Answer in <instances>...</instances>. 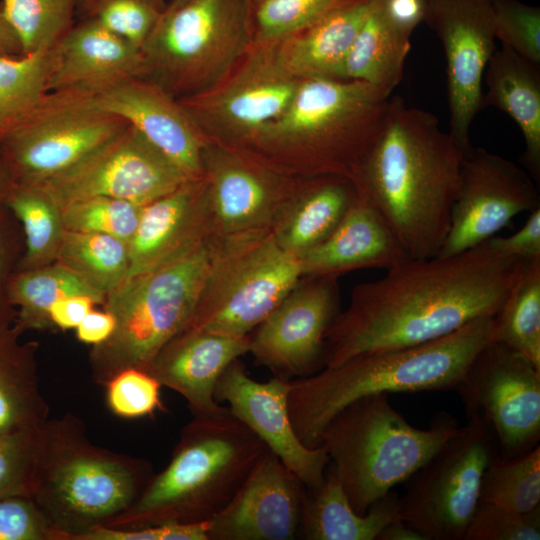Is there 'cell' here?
<instances>
[{"label":"cell","instance_id":"6da1fadb","mask_svg":"<svg viewBox=\"0 0 540 540\" xmlns=\"http://www.w3.org/2000/svg\"><path fill=\"white\" fill-rule=\"evenodd\" d=\"M531 261L497 253L486 241L387 269L381 279L357 285L348 308L329 326L324 367L430 342L495 316Z\"/></svg>","mask_w":540,"mask_h":540},{"label":"cell","instance_id":"7a4b0ae2","mask_svg":"<svg viewBox=\"0 0 540 540\" xmlns=\"http://www.w3.org/2000/svg\"><path fill=\"white\" fill-rule=\"evenodd\" d=\"M464 153L434 114L391 98L383 130L353 183L410 258H431L442 248Z\"/></svg>","mask_w":540,"mask_h":540},{"label":"cell","instance_id":"3957f363","mask_svg":"<svg viewBox=\"0 0 540 540\" xmlns=\"http://www.w3.org/2000/svg\"><path fill=\"white\" fill-rule=\"evenodd\" d=\"M492 341L494 316H487L430 342L360 354L291 380L288 409L294 431L305 446L315 448L328 422L359 398L456 390L476 355Z\"/></svg>","mask_w":540,"mask_h":540},{"label":"cell","instance_id":"277c9868","mask_svg":"<svg viewBox=\"0 0 540 540\" xmlns=\"http://www.w3.org/2000/svg\"><path fill=\"white\" fill-rule=\"evenodd\" d=\"M141 459L90 442L71 413L40 428L30 496L52 528V540H78L126 511L153 476Z\"/></svg>","mask_w":540,"mask_h":540},{"label":"cell","instance_id":"5b68a950","mask_svg":"<svg viewBox=\"0 0 540 540\" xmlns=\"http://www.w3.org/2000/svg\"><path fill=\"white\" fill-rule=\"evenodd\" d=\"M267 446L228 407L193 416L167 466L153 474L135 502L104 526L140 528L204 522L233 498Z\"/></svg>","mask_w":540,"mask_h":540},{"label":"cell","instance_id":"8992f818","mask_svg":"<svg viewBox=\"0 0 540 540\" xmlns=\"http://www.w3.org/2000/svg\"><path fill=\"white\" fill-rule=\"evenodd\" d=\"M223 240L211 234L187 255L132 276L105 297L115 319L111 336L92 346L91 376L105 384L126 369L147 371L163 346L192 319L219 257Z\"/></svg>","mask_w":540,"mask_h":540},{"label":"cell","instance_id":"52a82bcc","mask_svg":"<svg viewBox=\"0 0 540 540\" xmlns=\"http://www.w3.org/2000/svg\"><path fill=\"white\" fill-rule=\"evenodd\" d=\"M447 412L427 429L412 426L388 401V394L359 398L324 428L320 445L330 458L352 508L364 515L394 486L405 482L460 431Z\"/></svg>","mask_w":540,"mask_h":540},{"label":"cell","instance_id":"ba28073f","mask_svg":"<svg viewBox=\"0 0 540 540\" xmlns=\"http://www.w3.org/2000/svg\"><path fill=\"white\" fill-rule=\"evenodd\" d=\"M391 96L361 81L301 79L284 112L255 144L296 150L315 176L338 175L352 182L385 125Z\"/></svg>","mask_w":540,"mask_h":540},{"label":"cell","instance_id":"9c48e42d","mask_svg":"<svg viewBox=\"0 0 540 540\" xmlns=\"http://www.w3.org/2000/svg\"><path fill=\"white\" fill-rule=\"evenodd\" d=\"M250 0H188L140 48L141 78L180 100L220 84L253 45Z\"/></svg>","mask_w":540,"mask_h":540},{"label":"cell","instance_id":"30bf717a","mask_svg":"<svg viewBox=\"0 0 540 540\" xmlns=\"http://www.w3.org/2000/svg\"><path fill=\"white\" fill-rule=\"evenodd\" d=\"M303 277L300 259L271 230L223 238L206 289L186 327L247 336Z\"/></svg>","mask_w":540,"mask_h":540},{"label":"cell","instance_id":"8fae6325","mask_svg":"<svg viewBox=\"0 0 540 540\" xmlns=\"http://www.w3.org/2000/svg\"><path fill=\"white\" fill-rule=\"evenodd\" d=\"M410 478L398 500L399 517L425 540H463L480 502L485 469L499 453L494 430L477 409Z\"/></svg>","mask_w":540,"mask_h":540},{"label":"cell","instance_id":"7c38bea8","mask_svg":"<svg viewBox=\"0 0 540 540\" xmlns=\"http://www.w3.org/2000/svg\"><path fill=\"white\" fill-rule=\"evenodd\" d=\"M128 124L101 109L92 93L46 92L0 143L13 182L39 184L67 170Z\"/></svg>","mask_w":540,"mask_h":540},{"label":"cell","instance_id":"4fadbf2b","mask_svg":"<svg viewBox=\"0 0 540 540\" xmlns=\"http://www.w3.org/2000/svg\"><path fill=\"white\" fill-rule=\"evenodd\" d=\"M300 80L280 62L277 43H253L220 84L178 101L205 139L254 143L284 112Z\"/></svg>","mask_w":540,"mask_h":540},{"label":"cell","instance_id":"5bb4252c","mask_svg":"<svg viewBox=\"0 0 540 540\" xmlns=\"http://www.w3.org/2000/svg\"><path fill=\"white\" fill-rule=\"evenodd\" d=\"M188 179L134 127L128 126L79 162L39 184L63 208L91 197L144 206Z\"/></svg>","mask_w":540,"mask_h":540},{"label":"cell","instance_id":"9a60e30c","mask_svg":"<svg viewBox=\"0 0 540 540\" xmlns=\"http://www.w3.org/2000/svg\"><path fill=\"white\" fill-rule=\"evenodd\" d=\"M456 391L465 409L487 418L500 456L539 445L540 368L519 352L492 341L476 355Z\"/></svg>","mask_w":540,"mask_h":540},{"label":"cell","instance_id":"2e32d148","mask_svg":"<svg viewBox=\"0 0 540 540\" xmlns=\"http://www.w3.org/2000/svg\"><path fill=\"white\" fill-rule=\"evenodd\" d=\"M538 207L539 191L527 171L498 154L471 147L464 153L449 232L438 256L476 247L516 215Z\"/></svg>","mask_w":540,"mask_h":540},{"label":"cell","instance_id":"e0dca14e","mask_svg":"<svg viewBox=\"0 0 540 540\" xmlns=\"http://www.w3.org/2000/svg\"><path fill=\"white\" fill-rule=\"evenodd\" d=\"M441 40L446 58L449 132L464 150L482 108V78L496 49L492 0H426L424 20Z\"/></svg>","mask_w":540,"mask_h":540},{"label":"cell","instance_id":"ac0fdd59","mask_svg":"<svg viewBox=\"0 0 540 540\" xmlns=\"http://www.w3.org/2000/svg\"><path fill=\"white\" fill-rule=\"evenodd\" d=\"M250 335L258 365L291 380L324 366L325 335L339 314L337 276H303Z\"/></svg>","mask_w":540,"mask_h":540},{"label":"cell","instance_id":"d6986e66","mask_svg":"<svg viewBox=\"0 0 540 540\" xmlns=\"http://www.w3.org/2000/svg\"><path fill=\"white\" fill-rule=\"evenodd\" d=\"M202 163L211 228L220 238L271 230L294 194L270 168L225 145L206 140Z\"/></svg>","mask_w":540,"mask_h":540},{"label":"cell","instance_id":"ffe728a7","mask_svg":"<svg viewBox=\"0 0 540 540\" xmlns=\"http://www.w3.org/2000/svg\"><path fill=\"white\" fill-rule=\"evenodd\" d=\"M291 380L273 377L267 382L252 379L239 359L218 379L214 397L226 402L230 412L252 430L308 489L319 487L330 462L322 445L305 446L291 423L288 396Z\"/></svg>","mask_w":540,"mask_h":540},{"label":"cell","instance_id":"44dd1931","mask_svg":"<svg viewBox=\"0 0 540 540\" xmlns=\"http://www.w3.org/2000/svg\"><path fill=\"white\" fill-rule=\"evenodd\" d=\"M305 486L269 449L210 522L209 540H291Z\"/></svg>","mask_w":540,"mask_h":540},{"label":"cell","instance_id":"7402d4cb","mask_svg":"<svg viewBox=\"0 0 540 540\" xmlns=\"http://www.w3.org/2000/svg\"><path fill=\"white\" fill-rule=\"evenodd\" d=\"M96 104L121 117L188 179L203 177L206 139L181 104L157 84L131 77L93 94Z\"/></svg>","mask_w":540,"mask_h":540},{"label":"cell","instance_id":"603a6c76","mask_svg":"<svg viewBox=\"0 0 540 540\" xmlns=\"http://www.w3.org/2000/svg\"><path fill=\"white\" fill-rule=\"evenodd\" d=\"M211 234L214 233L206 180L204 176L188 180L142 207L136 231L128 243V278L187 255Z\"/></svg>","mask_w":540,"mask_h":540},{"label":"cell","instance_id":"cb8c5ba5","mask_svg":"<svg viewBox=\"0 0 540 540\" xmlns=\"http://www.w3.org/2000/svg\"><path fill=\"white\" fill-rule=\"evenodd\" d=\"M250 335L229 336L185 327L168 341L147 372L161 386L185 398L193 416H209L226 409L214 397L218 379L240 356L249 353Z\"/></svg>","mask_w":540,"mask_h":540},{"label":"cell","instance_id":"d4e9b609","mask_svg":"<svg viewBox=\"0 0 540 540\" xmlns=\"http://www.w3.org/2000/svg\"><path fill=\"white\" fill-rule=\"evenodd\" d=\"M141 76L140 49L90 18L78 22L54 47L48 91L79 89L96 94Z\"/></svg>","mask_w":540,"mask_h":540},{"label":"cell","instance_id":"484cf974","mask_svg":"<svg viewBox=\"0 0 540 540\" xmlns=\"http://www.w3.org/2000/svg\"><path fill=\"white\" fill-rule=\"evenodd\" d=\"M409 258L380 213L357 190L337 227L300 263L303 276H338L364 267L389 269Z\"/></svg>","mask_w":540,"mask_h":540},{"label":"cell","instance_id":"4316f807","mask_svg":"<svg viewBox=\"0 0 540 540\" xmlns=\"http://www.w3.org/2000/svg\"><path fill=\"white\" fill-rule=\"evenodd\" d=\"M375 0H350L311 26L277 43L284 68L298 79L344 80V66Z\"/></svg>","mask_w":540,"mask_h":540},{"label":"cell","instance_id":"83f0119b","mask_svg":"<svg viewBox=\"0 0 540 540\" xmlns=\"http://www.w3.org/2000/svg\"><path fill=\"white\" fill-rule=\"evenodd\" d=\"M357 195L355 184L338 175H318L296 190L271 232L286 252L301 258L337 227Z\"/></svg>","mask_w":540,"mask_h":540},{"label":"cell","instance_id":"f1b7e54d","mask_svg":"<svg viewBox=\"0 0 540 540\" xmlns=\"http://www.w3.org/2000/svg\"><path fill=\"white\" fill-rule=\"evenodd\" d=\"M484 105L505 112L521 130L525 150L521 162L534 181L540 179V72L536 64L502 45L492 53L485 71Z\"/></svg>","mask_w":540,"mask_h":540},{"label":"cell","instance_id":"f546056e","mask_svg":"<svg viewBox=\"0 0 540 540\" xmlns=\"http://www.w3.org/2000/svg\"><path fill=\"white\" fill-rule=\"evenodd\" d=\"M398 500L391 490L364 515L358 514L329 462L323 483L315 489L305 487L298 536L306 540H376L388 523L400 518Z\"/></svg>","mask_w":540,"mask_h":540},{"label":"cell","instance_id":"4dcf8cb0","mask_svg":"<svg viewBox=\"0 0 540 540\" xmlns=\"http://www.w3.org/2000/svg\"><path fill=\"white\" fill-rule=\"evenodd\" d=\"M16 323L0 328V431L40 427L49 415L41 394L36 342H22Z\"/></svg>","mask_w":540,"mask_h":540},{"label":"cell","instance_id":"1f68e13d","mask_svg":"<svg viewBox=\"0 0 540 540\" xmlns=\"http://www.w3.org/2000/svg\"><path fill=\"white\" fill-rule=\"evenodd\" d=\"M409 51L410 38L385 21L375 0L348 52L344 80L368 83L391 96L402 79Z\"/></svg>","mask_w":540,"mask_h":540},{"label":"cell","instance_id":"d6a6232c","mask_svg":"<svg viewBox=\"0 0 540 540\" xmlns=\"http://www.w3.org/2000/svg\"><path fill=\"white\" fill-rule=\"evenodd\" d=\"M71 295L90 296L100 305L106 297L58 262L16 270L9 283L10 301L17 312L15 322L24 331L55 329L50 309L56 301Z\"/></svg>","mask_w":540,"mask_h":540},{"label":"cell","instance_id":"836d02e7","mask_svg":"<svg viewBox=\"0 0 540 540\" xmlns=\"http://www.w3.org/2000/svg\"><path fill=\"white\" fill-rule=\"evenodd\" d=\"M3 203L23 231L24 252L17 270L56 262L66 231L56 201L38 185L13 182Z\"/></svg>","mask_w":540,"mask_h":540},{"label":"cell","instance_id":"e575fe53","mask_svg":"<svg viewBox=\"0 0 540 540\" xmlns=\"http://www.w3.org/2000/svg\"><path fill=\"white\" fill-rule=\"evenodd\" d=\"M56 262L106 296L128 278L129 245L109 235L66 230Z\"/></svg>","mask_w":540,"mask_h":540},{"label":"cell","instance_id":"d590c367","mask_svg":"<svg viewBox=\"0 0 540 540\" xmlns=\"http://www.w3.org/2000/svg\"><path fill=\"white\" fill-rule=\"evenodd\" d=\"M495 341L540 368V259L530 262L494 316Z\"/></svg>","mask_w":540,"mask_h":540},{"label":"cell","instance_id":"8d00e7d4","mask_svg":"<svg viewBox=\"0 0 540 540\" xmlns=\"http://www.w3.org/2000/svg\"><path fill=\"white\" fill-rule=\"evenodd\" d=\"M54 48L28 55H0V143L48 92Z\"/></svg>","mask_w":540,"mask_h":540},{"label":"cell","instance_id":"74e56055","mask_svg":"<svg viewBox=\"0 0 540 540\" xmlns=\"http://www.w3.org/2000/svg\"><path fill=\"white\" fill-rule=\"evenodd\" d=\"M480 502L519 513L540 507V446L512 457L495 455L482 477Z\"/></svg>","mask_w":540,"mask_h":540},{"label":"cell","instance_id":"f35d334b","mask_svg":"<svg viewBox=\"0 0 540 540\" xmlns=\"http://www.w3.org/2000/svg\"><path fill=\"white\" fill-rule=\"evenodd\" d=\"M22 55L51 50L75 24L77 0H0Z\"/></svg>","mask_w":540,"mask_h":540},{"label":"cell","instance_id":"ab89813d","mask_svg":"<svg viewBox=\"0 0 540 540\" xmlns=\"http://www.w3.org/2000/svg\"><path fill=\"white\" fill-rule=\"evenodd\" d=\"M350 0L251 1L253 43H279Z\"/></svg>","mask_w":540,"mask_h":540},{"label":"cell","instance_id":"60d3db41","mask_svg":"<svg viewBox=\"0 0 540 540\" xmlns=\"http://www.w3.org/2000/svg\"><path fill=\"white\" fill-rule=\"evenodd\" d=\"M170 0H84L79 18H90L139 49L166 13Z\"/></svg>","mask_w":540,"mask_h":540},{"label":"cell","instance_id":"b9f144b4","mask_svg":"<svg viewBox=\"0 0 540 540\" xmlns=\"http://www.w3.org/2000/svg\"><path fill=\"white\" fill-rule=\"evenodd\" d=\"M142 207L128 200L98 196L65 205L62 216L68 231L104 234L129 243Z\"/></svg>","mask_w":540,"mask_h":540},{"label":"cell","instance_id":"7bdbcfd3","mask_svg":"<svg viewBox=\"0 0 540 540\" xmlns=\"http://www.w3.org/2000/svg\"><path fill=\"white\" fill-rule=\"evenodd\" d=\"M495 37L520 56L540 63V9L519 0H492Z\"/></svg>","mask_w":540,"mask_h":540},{"label":"cell","instance_id":"ee69618b","mask_svg":"<svg viewBox=\"0 0 540 540\" xmlns=\"http://www.w3.org/2000/svg\"><path fill=\"white\" fill-rule=\"evenodd\" d=\"M41 426L0 431V498L16 494L30 495Z\"/></svg>","mask_w":540,"mask_h":540},{"label":"cell","instance_id":"f6af8a7d","mask_svg":"<svg viewBox=\"0 0 540 540\" xmlns=\"http://www.w3.org/2000/svg\"><path fill=\"white\" fill-rule=\"evenodd\" d=\"M540 507L519 513L479 502L466 528L463 540H539Z\"/></svg>","mask_w":540,"mask_h":540},{"label":"cell","instance_id":"bcb514c9","mask_svg":"<svg viewBox=\"0 0 540 540\" xmlns=\"http://www.w3.org/2000/svg\"><path fill=\"white\" fill-rule=\"evenodd\" d=\"M105 387L108 407L117 416L140 418L163 410L161 384L147 371L126 369L111 378Z\"/></svg>","mask_w":540,"mask_h":540},{"label":"cell","instance_id":"7dc6e473","mask_svg":"<svg viewBox=\"0 0 540 540\" xmlns=\"http://www.w3.org/2000/svg\"><path fill=\"white\" fill-rule=\"evenodd\" d=\"M0 540H52V528L30 495L0 498Z\"/></svg>","mask_w":540,"mask_h":540},{"label":"cell","instance_id":"c3c4849f","mask_svg":"<svg viewBox=\"0 0 540 540\" xmlns=\"http://www.w3.org/2000/svg\"><path fill=\"white\" fill-rule=\"evenodd\" d=\"M24 252V236L20 223L0 203V328L13 324L16 309L9 297V283Z\"/></svg>","mask_w":540,"mask_h":540},{"label":"cell","instance_id":"681fc988","mask_svg":"<svg viewBox=\"0 0 540 540\" xmlns=\"http://www.w3.org/2000/svg\"><path fill=\"white\" fill-rule=\"evenodd\" d=\"M489 246L497 253L524 260L540 259V207L530 212L525 224L507 237H491Z\"/></svg>","mask_w":540,"mask_h":540},{"label":"cell","instance_id":"f907efd6","mask_svg":"<svg viewBox=\"0 0 540 540\" xmlns=\"http://www.w3.org/2000/svg\"><path fill=\"white\" fill-rule=\"evenodd\" d=\"M377 5L385 21L408 38L426 13V0H377Z\"/></svg>","mask_w":540,"mask_h":540},{"label":"cell","instance_id":"816d5d0a","mask_svg":"<svg viewBox=\"0 0 540 540\" xmlns=\"http://www.w3.org/2000/svg\"><path fill=\"white\" fill-rule=\"evenodd\" d=\"M98 302L87 295H71L56 301L50 309V319L55 328L75 329Z\"/></svg>","mask_w":540,"mask_h":540},{"label":"cell","instance_id":"f5cc1de1","mask_svg":"<svg viewBox=\"0 0 540 540\" xmlns=\"http://www.w3.org/2000/svg\"><path fill=\"white\" fill-rule=\"evenodd\" d=\"M115 328L113 315L104 310H91L76 329L77 339L85 344L96 346L107 340Z\"/></svg>","mask_w":540,"mask_h":540},{"label":"cell","instance_id":"db71d44e","mask_svg":"<svg viewBox=\"0 0 540 540\" xmlns=\"http://www.w3.org/2000/svg\"><path fill=\"white\" fill-rule=\"evenodd\" d=\"M376 540H425V538L399 518L388 523L381 530Z\"/></svg>","mask_w":540,"mask_h":540},{"label":"cell","instance_id":"11a10c76","mask_svg":"<svg viewBox=\"0 0 540 540\" xmlns=\"http://www.w3.org/2000/svg\"><path fill=\"white\" fill-rule=\"evenodd\" d=\"M0 55H22L20 42L8 23L0 2Z\"/></svg>","mask_w":540,"mask_h":540},{"label":"cell","instance_id":"9f6ffc18","mask_svg":"<svg viewBox=\"0 0 540 540\" xmlns=\"http://www.w3.org/2000/svg\"><path fill=\"white\" fill-rule=\"evenodd\" d=\"M12 184H13V180L9 172L7 171L6 167L0 160V203L4 202V199Z\"/></svg>","mask_w":540,"mask_h":540},{"label":"cell","instance_id":"6f0895ef","mask_svg":"<svg viewBox=\"0 0 540 540\" xmlns=\"http://www.w3.org/2000/svg\"><path fill=\"white\" fill-rule=\"evenodd\" d=\"M83 1L84 0H77V11H78V8L83 3ZM186 1H188V0H170L167 10L177 8V7L181 6L182 4H184Z\"/></svg>","mask_w":540,"mask_h":540},{"label":"cell","instance_id":"680465c9","mask_svg":"<svg viewBox=\"0 0 540 540\" xmlns=\"http://www.w3.org/2000/svg\"><path fill=\"white\" fill-rule=\"evenodd\" d=\"M250 1H257V0H250Z\"/></svg>","mask_w":540,"mask_h":540}]
</instances>
